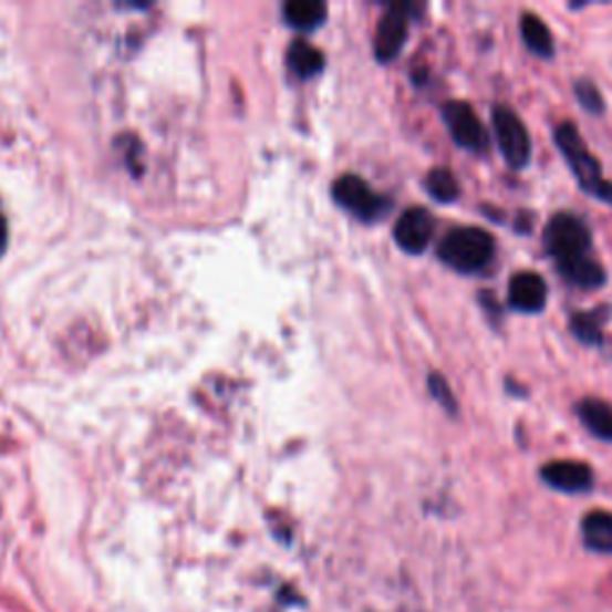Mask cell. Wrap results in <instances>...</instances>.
<instances>
[{
  "mask_svg": "<svg viewBox=\"0 0 612 612\" xmlns=\"http://www.w3.org/2000/svg\"><path fill=\"white\" fill-rule=\"evenodd\" d=\"M438 261L459 276H481L496 263L498 242L479 226L450 228L438 242Z\"/></svg>",
  "mask_w": 612,
  "mask_h": 612,
  "instance_id": "cell-1",
  "label": "cell"
},
{
  "mask_svg": "<svg viewBox=\"0 0 612 612\" xmlns=\"http://www.w3.org/2000/svg\"><path fill=\"white\" fill-rule=\"evenodd\" d=\"M552 142H556L558 152L562 154L567 168L577 180L579 189L589 194L595 201L612 206V180L603 175L601 160L591 154L584 137L572 121H562L552 129Z\"/></svg>",
  "mask_w": 612,
  "mask_h": 612,
  "instance_id": "cell-2",
  "label": "cell"
},
{
  "mask_svg": "<svg viewBox=\"0 0 612 612\" xmlns=\"http://www.w3.org/2000/svg\"><path fill=\"white\" fill-rule=\"evenodd\" d=\"M541 242L548 257L562 263L593 253V232L589 222L572 211H556L541 232Z\"/></svg>",
  "mask_w": 612,
  "mask_h": 612,
  "instance_id": "cell-3",
  "label": "cell"
},
{
  "mask_svg": "<svg viewBox=\"0 0 612 612\" xmlns=\"http://www.w3.org/2000/svg\"><path fill=\"white\" fill-rule=\"evenodd\" d=\"M490 127L492 139L498 144V152L510 170H525L531 163L533 144L529 127L521 121L519 113L505 103H496L490 108Z\"/></svg>",
  "mask_w": 612,
  "mask_h": 612,
  "instance_id": "cell-4",
  "label": "cell"
},
{
  "mask_svg": "<svg viewBox=\"0 0 612 612\" xmlns=\"http://www.w3.org/2000/svg\"><path fill=\"white\" fill-rule=\"evenodd\" d=\"M440 117L455 146L465 148L474 156H486L490 152V132L471 108V103L445 101L440 106Z\"/></svg>",
  "mask_w": 612,
  "mask_h": 612,
  "instance_id": "cell-5",
  "label": "cell"
},
{
  "mask_svg": "<svg viewBox=\"0 0 612 612\" xmlns=\"http://www.w3.org/2000/svg\"><path fill=\"white\" fill-rule=\"evenodd\" d=\"M333 197L335 201L348 208L364 222H376L391 214L393 201L387 197H381L378 191H373L369 183H364L360 175H342L333 185Z\"/></svg>",
  "mask_w": 612,
  "mask_h": 612,
  "instance_id": "cell-6",
  "label": "cell"
},
{
  "mask_svg": "<svg viewBox=\"0 0 612 612\" xmlns=\"http://www.w3.org/2000/svg\"><path fill=\"white\" fill-rule=\"evenodd\" d=\"M414 12L416 8L409 3H393L385 8L376 27V41H373V53H376L378 63H393L405 49Z\"/></svg>",
  "mask_w": 612,
  "mask_h": 612,
  "instance_id": "cell-7",
  "label": "cell"
},
{
  "mask_svg": "<svg viewBox=\"0 0 612 612\" xmlns=\"http://www.w3.org/2000/svg\"><path fill=\"white\" fill-rule=\"evenodd\" d=\"M433 237H436V216L426 206H409L400 214L393 230V240L409 257H422L431 247Z\"/></svg>",
  "mask_w": 612,
  "mask_h": 612,
  "instance_id": "cell-8",
  "label": "cell"
},
{
  "mask_svg": "<svg viewBox=\"0 0 612 612\" xmlns=\"http://www.w3.org/2000/svg\"><path fill=\"white\" fill-rule=\"evenodd\" d=\"M539 476L548 488L564 492V496H581V492H589L595 486L593 469L587 465V461H579V459L546 461Z\"/></svg>",
  "mask_w": 612,
  "mask_h": 612,
  "instance_id": "cell-9",
  "label": "cell"
},
{
  "mask_svg": "<svg viewBox=\"0 0 612 612\" xmlns=\"http://www.w3.org/2000/svg\"><path fill=\"white\" fill-rule=\"evenodd\" d=\"M548 304V282L536 271H517L507 282V309L521 317L543 313Z\"/></svg>",
  "mask_w": 612,
  "mask_h": 612,
  "instance_id": "cell-10",
  "label": "cell"
},
{
  "mask_svg": "<svg viewBox=\"0 0 612 612\" xmlns=\"http://www.w3.org/2000/svg\"><path fill=\"white\" fill-rule=\"evenodd\" d=\"M556 268H558V276L567 282V286L581 292L601 290L608 282L605 266L595 259L593 253H587V257H579L572 261L556 263Z\"/></svg>",
  "mask_w": 612,
  "mask_h": 612,
  "instance_id": "cell-11",
  "label": "cell"
},
{
  "mask_svg": "<svg viewBox=\"0 0 612 612\" xmlns=\"http://www.w3.org/2000/svg\"><path fill=\"white\" fill-rule=\"evenodd\" d=\"M610 319V304H601L589 311H574L570 317V333L584 348H603L605 323Z\"/></svg>",
  "mask_w": 612,
  "mask_h": 612,
  "instance_id": "cell-12",
  "label": "cell"
},
{
  "mask_svg": "<svg viewBox=\"0 0 612 612\" xmlns=\"http://www.w3.org/2000/svg\"><path fill=\"white\" fill-rule=\"evenodd\" d=\"M574 412L593 438L603 443H612V405L603 397H581Z\"/></svg>",
  "mask_w": 612,
  "mask_h": 612,
  "instance_id": "cell-13",
  "label": "cell"
},
{
  "mask_svg": "<svg viewBox=\"0 0 612 612\" xmlns=\"http://www.w3.org/2000/svg\"><path fill=\"white\" fill-rule=\"evenodd\" d=\"M519 34L527 51L536 58H541V61H550V58L556 55V37H552L550 27L543 22L541 14L521 12Z\"/></svg>",
  "mask_w": 612,
  "mask_h": 612,
  "instance_id": "cell-14",
  "label": "cell"
},
{
  "mask_svg": "<svg viewBox=\"0 0 612 612\" xmlns=\"http://www.w3.org/2000/svg\"><path fill=\"white\" fill-rule=\"evenodd\" d=\"M581 539L584 546L601 556H612V512L591 510L581 519Z\"/></svg>",
  "mask_w": 612,
  "mask_h": 612,
  "instance_id": "cell-15",
  "label": "cell"
},
{
  "mask_svg": "<svg viewBox=\"0 0 612 612\" xmlns=\"http://www.w3.org/2000/svg\"><path fill=\"white\" fill-rule=\"evenodd\" d=\"M424 189L433 201H438L443 206L455 204L461 197V185L455 177V173L447 166L431 168L424 177Z\"/></svg>",
  "mask_w": 612,
  "mask_h": 612,
  "instance_id": "cell-16",
  "label": "cell"
},
{
  "mask_svg": "<svg viewBox=\"0 0 612 612\" xmlns=\"http://www.w3.org/2000/svg\"><path fill=\"white\" fill-rule=\"evenodd\" d=\"M286 14V22L294 29H302V32H311L325 22L328 8L319 0H290V3L282 8Z\"/></svg>",
  "mask_w": 612,
  "mask_h": 612,
  "instance_id": "cell-17",
  "label": "cell"
},
{
  "mask_svg": "<svg viewBox=\"0 0 612 612\" xmlns=\"http://www.w3.org/2000/svg\"><path fill=\"white\" fill-rule=\"evenodd\" d=\"M323 53L317 46H311L309 41H294L288 51V65L304 80L317 77L323 70Z\"/></svg>",
  "mask_w": 612,
  "mask_h": 612,
  "instance_id": "cell-18",
  "label": "cell"
},
{
  "mask_svg": "<svg viewBox=\"0 0 612 612\" xmlns=\"http://www.w3.org/2000/svg\"><path fill=\"white\" fill-rule=\"evenodd\" d=\"M426 387H428V395L438 402L440 409L447 414V416H453V419H457L459 416V400L453 391V385L447 383V378L443 376L440 371H431L428 373V378H426Z\"/></svg>",
  "mask_w": 612,
  "mask_h": 612,
  "instance_id": "cell-19",
  "label": "cell"
},
{
  "mask_svg": "<svg viewBox=\"0 0 612 612\" xmlns=\"http://www.w3.org/2000/svg\"><path fill=\"white\" fill-rule=\"evenodd\" d=\"M572 92L574 98L581 106V111H587L589 115H603L605 113V98L603 92L593 80L589 77H579L572 82Z\"/></svg>",
  "mask_w": 612,
  "mask_h": 612,
  "instance_id": "cell-20",
  "label": "cell"
},
{
  "mask_svg": "<svg viewBox=\"0 0 612 612\" xmlns=\"http://www.w3.org/2000/svg\"><path fill=\"white\" fill-rule=\"evenodd\" d=\"M476 302H479L481 311L486 313V319L492 323V328H498L502 323V307L498 302V294L490 290H481L476 294Z\"/></svg>",
  "mask_w": 612,
  "mask_h": 612,
  "instance_id": "cell-21",
  "label": "cell"
},
{
  "mask_svg": "<svg viewBox=\"0 0 612 612\" xmlns=\"http://www.w3.org/2000/svg\"><path fill=\"white\" fill-rule=\"evenodd\" d=\"M533 222H536V216L531 211H517V218H515V230L512 232H519V235H529L533 230Z\"/></svg>",
  "mask_w": 612,
  "mask_h": 612,
  "instance_id": "cell-22",
  "label": "cell"
},
{
  "mask_svg": "<svg viewBox=\"0 0 612 612\" xmlns=\"http://www.w3.org/2000/svg\"><path fill=\"white\" fill-rule=\"evenodd\" d=\"M6 247H8V222L3 216H0V253L6 251Z\"/></svg>",
  "mask_w": 612,
  "mask_h": 612,
  "instance_id": "cell-23",
  "label": "cell"
},
{
  "mask_svg": "<svg viewBox=\"0 0 612 612\" xmlns=\"http://www.w3.org/2000/svg\"><path fill=\"white\" fill-rule=\"evenodd\" d=\"M505 387H507V393H512V395H521V397H527V391H525V387H521V385H515V381H507V383H505Z\"/></svg>",
  "mask_w": 612,
  "mask_h": 612,
  "instance_id": "cell-24",
  "label": "cell"
}]
</instances>
